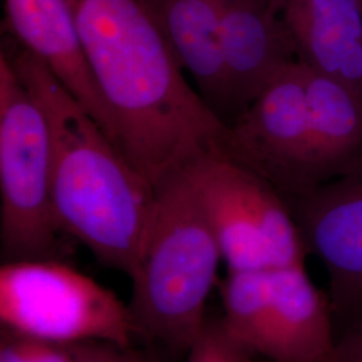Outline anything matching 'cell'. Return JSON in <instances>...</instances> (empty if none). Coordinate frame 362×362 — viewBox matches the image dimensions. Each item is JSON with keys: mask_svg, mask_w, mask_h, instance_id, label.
<instances>
[{"mask_svg": "<svg viewBox=\"0 0 362 362\" xmlns=\"http://www.w3.org/2000/svg\"><path fill=\"white\" fill-rule=\"evenodd\" d=\"M361 4H362V0H361Z\"/></svg>", "mask_w": 362, "mask_h": 362, "instance_id": "20", "label": "cell"}, {"mask_svg": "<svg viewBox=\"0 0 362 362\" xmlns=\"http://www.w3.org/2000/svg\"><path fill=\"white\" fill-rule=\"evenodd\" d=\"M117 145L153 185L219 152L227 125L188 83L146 0H69Z\"/></svg>", "mask_w": 362, "mask_h": 362, "instance_id": "1", "label": "cell"}, {"mask_svg": "<svg viewBox=\"0 0 362 362\" xmlns=\"http://www.w3.org/2000/svg\"><path fill=\"white\" fill-rule=\"evenodd\" d=\"M7 57L50 127L54 208L62 233L132 278L153 215L155 185L38 58L21 46Z\"/></svg>", "mask_w": 362, "mask_h": 362, "instance_id": "2", "label": "cell"}, {"mask_svg": "<svg viewBox=\"0 0 362 362\" xmlns=\"http://www.w3.org/2000/svg\"><path fill=\"white\" fill-rule=\"evenodd\" d=\"M272 339L267 360L272 362H330L336 333L327 298L306 270L298 264L267 270Z\"/></svg>", "mask_w": 362, "mask_h": 362, "instance_id": "12", "label": "cell"}, {"mask_svg": "<svg viewBox=\"0 0 362 362\" xmlns=\"http://www.w3.org/2000/svg\"><path fill=\"white\" fill-rule=\"evenodd\" d=\"M181 170L204 209L227 272L305 264L308 250L296 219L272 184L219 152Z\"/></svg>", "mask_w": 362, "mask_h": 362, "instance_id": "6", "label": "cell"}, {"mask_svg": "<svg viewBox=\"0 0 362 362\" xmlns=\"http://www.w3.org/2000/svg\"><path fill=\"white\" fill-rule=\"evenodd\" d=\"M219 153L255 172L285 200L318 187L305 64L288 66L227 125Z\"/></svg>", "mask_w": 362, "mask_h": 362, "instance_id": "7", "label": "cell"}, {"mask_svg": "<svg viewBox=\"0 0 362 362\" xmlns=\"http://www.w3.org/2000/svg\"><path fill=\"white\" fill-rule=\"evenodd\" d=\"M155 189L151 226L130 278L129 309L137 336L187 353L207 321L206 305L223 257L182 170Z\"/></svg>", "mask_w": 362, "mask_h": 362, "instance_id": "3", "label": "cell"}, {"mask_svg": "<svg viewBox=\"0 0 362 362\" xmlns=\"http://www.w3.org/2000/svg\"><path fill=\"white\" fill-rule=\"evenodd\" d=\"M4 11L6 27L19 46L61 81L117 145L115 125L86 64L69 0H4Z\"/></svg>", "mask_w": 362, "mask_h": 362, "instance_id": "10", "label": "cell"}, {"mask_svg": "<svg viewBox=\"0 0 362 362\" xmlns=\"http://www.w3.org/2000/svg\"><path fill=\"white\" fill-rule=\"evenodd\" d=\"M0 240L4 262L64 260L54 208L52 143L46 115L0 55Z\"/></svg>", "mask_w": 362, "mask_h": 362, "instance_id": "4", "label": "cell"}, {"mask_svg": "<svg viewBox=\"0 0 362 362\" xmlns=\"http://www.w3.org/2000/svg\"><path fill=\"white\" fill-rule=\"evenodd\" d=\"M330 362H362V325L337 338Z\"/></svg>", "mask_w": 362, "mask_h": 362, "instance_id": "19", "label": "cell"}, {"mask_svg": "<svg viewBox=\"0 0 362 362\" xmlns=\"http://www.w3.org/2000/svg\"><path fill=\"white\" fill-rule=\"evenodd\" d=\"M220 40L231 124L298 57L276 0H221Z\"/></svg>", "mask_w": 362, "mask_h": 362, "instance_id": "9", "label": "cell"}, {"mask_svg": "<svg viewBox=\"0 0 362 362\" xmlns=\"http://www.w3.org/2000/svg\"><path fill=\"white\" fill-rule=\"evenodd\" d=\"M306 95L320 187L362 165V95L308 66Z\"/></svg>", "mask_w": 362, "mask_h": 362, "instance_id": "14", "label": "cell"}, {"mask_svg": "<svg viewBox=\"0 0 362 362\" xmlns=\"http://www.w3.org/2000/svg\"><path fill=\"white\" fill-rule=\"evenodd\" d=\"M76 362H153L129 346L109 342L73 345Z\"/></svg>", "mask_w": 362, "mask_h": 362, "instance_id": "18", "label": "cell"}, {"mask_svg": "<svg viewBox=\"0 0 362 362\" xmlns=\"http://www.w3.org/2000/svg\"><path fill=\"white\" fill-rule=\"evenodd\" d=\"M184 71L220 119H231L230 89L220 40L221 0H146Z\"/></svg>", "mask_w": 362, "mask_h": 362, "instance_id": "13", "label": "cell"}, {"mask_svg": "<svg viewBox=\"0 0 362 362\" xmlns=\"http://www.w3.org/2000/svg\"><path fill=\"white\" fill-rule=\"evenodd\" d=\"M298 61L362 95L361 0H276Z\"/></svg>", "mask_w": 362, "mask_h": 362, "instance_id": "11", "label": "cell"}, {"mask_svg": "<svg viewBox=\"0 0 362 362\" xmlns=\"http://www.w3.org/2000/svg\"><path fill=\"white\" fill-rule=\"evenodd\" d=\"M286 202L327 274L337 341L362 325V165Z\"/></svg>", "mask_w": 362, "mask_h": 362, "instance_id": "8", "label": "cell"}, {"mask_svg": "<svg viewBox=\"0 0 362 362\" xmlns=\"http://www.w3.org/2000/svg\"><path fill=\"white\" fill-rule=\"evenodd\" d=\"M187 353V362H254L255 357L228 332L221 318H207Z\"/></svg>", "mask_w": 362, "mask_h": 362, "instance_id": "16", "label": "cell"}, {"mask_svg": "<svg viewBox=\"0 0 362 362\" xmlns=\"http://www.w3.org/2000/svg\"><path fill=\"white\" fill-rule=\"evenodd\" d=\"M223 322L254 356L267 358L272 339V309L267 270L227 272L220 285Z\"/></svg>", "mask_w": 362, "mask_h": 362, "instance_id": "15", "label": "cell"}, {"mask_svg": "<svg viewBox=\"0 0 362 362\" xmlns=\"http://www.w3.org/2000/svg\"><path fill=\"white\" fill-rule=\"evenodd\" d=\"M0 322L15 333L67 346L86 342L129 346L137 336L129 305L57 259L1 264Z\"/></svg>", "mask_w": 362, "mask_h": 362, "instance_id": "5", "label": "cell"}, {"mask_svg": "<svg viewBox=\"0 0 362 362\" xmlns=\"http://www.w3.org/2000/svg\"><path fill=\"white\" fill-rule=\"evenodd\" d=\"M0 362H76L73 346L23 336L1 327Z\"/></svg>", "mask_w": 362, "mask_h": 362, "instance_id": "17", "label": "cell"}]
</instances>
